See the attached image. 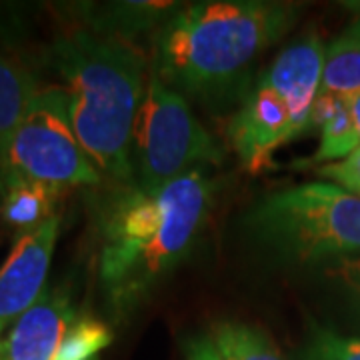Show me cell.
<instances>
[{
    "label": "cell",
    "instance_id": "obj_1",
    "mask_svg": "<svg viewBox=\"0 0 360 360\" xmlns=\"http://www.w3.org/2000/svg\"><path fill=\"white\" fill-rule=\"evenodd\" d=\"M212 180L193 170L155 193L122 186L101 219L98 276L116 314H130L193 250L212 205Z\"/></svg>",
    "mask_w": 360,
    "mask_h": 360
},
{
    "label": "cell",
    "instance_id": "obj_2",
    "mask_svg": "<svg viewBox=\"0 0 360 360\" xmlns=\"http://www.w3.org/2000/svg\"><path fill=\"white\" fill-rule=\"evenodd\" d=\"M296 16L295 4L266 0H206L180 6L156 30L153 75L182 96L224 94L292 28Z\"/></svg>",
    "mask_w": 360,
    "mask_h": 360
},
{
    "label": "cell",
    "instance_id": "obj_3",
    "mask_svg": "<svg viewBox=\"0 0 360 360\" xmlns=\"http://www.w3.org/2000/svg\"><path fill=\"white\" fill-rule=\"evenodd\" d=\"M51 60L65 80L78 142L101 176L134 182L132 141L146 92V60L134 44L90 30L54 40Z\"/></svg>",
    "mask_w": 360,
    "mask_h": 360
},
{
    "label": "cell",
    "instance_id": "obj_4",
    "mask_svg": "<svg viewBox=\"0 0 360 360\" xmlns=\"http://www.w3.org/2000/svg\"><path fill=\"white\" fill-rule=\"evenodd\" d=\"M260 245L296 262L360 258V196L310 182L266 196L246 217Z\"/></svg>",
    "mask_w": 360,
    "mask_h": 360
},
{
    "label": "cell",
    "instance_id": "obj_5",
    "mask_svg": "<svg viewBox=\"0 0 360 360\" xmlns=\"http://www.w3.org/2000/svg\"><path fill=\"white\" fill-rule=\"evenodd\" d=\"M220 160L222 148L196 120L186 98L150 72L134 127L132 186L155 193Z\"/></svg>",
    "mask_w": 360,
    "mask_h": 360
},
{
    "label": "cell",
    "instance_id": "obj_6",
    "mask_svg": "<svg viewBox=\"0 0 360 360\" xmlns=\"http://www.w3.org/2000/svg\"><path fill=\"white\" fill-rule=\"evenodd\" d=\"M0 174H20L58 191L101 184V172L77 139L65 89L37 92L0 158Z\"/></svg>",
    "mask_w": 360,
    "mask_h": 360
},
{
    "label": "cell",
    "instance_id": "obj_7",
    "mask_svg": "<svg viewBox=\"0 0 360 360\" xmlns=\"http://www.w3.org/2000/svg\"><path fill=\"white\" fill-rule=\"evenodd\" d=\"M58 229L60 219L54 217L37 231L20 234L0 266V335L44 295Z\"/></svg>",
    "mask_w": 360,
    "mask_h": 360
},
{
    "label": "cell",
    "instance_id": "obj_8",
    "mask_svg": "<svg viewBox=\"0 0 360 360\" xmlns=\"http://www.w3.org/2000/svg\"><path fill=\"white\" fill-rule=\"evenodd\" d=\"M226 134L232 150L248 172L272 167V153L295 141L292 120L283 98L258 80L231 118Z\"/></svg>",
    "mask_w": 360,
    "mask_h": 360
},
{
    "label": "cell",
    "instance_id": "obj_9",
    "mask_svg": "<svg viewBox=\"0 0 360 360\" xmlns=\"http://www.w3.org/2000/svg\"><path fill=\"white\" fill-rule=\"evenodd\" d=\"M324 52L326 49L321 37L316 32H304L292 40L258 77V82L283 98L292 120L295 139L310 130L312 110L322 84Z\"/></svg>",
    "mask_w": 360,
    "mask_h": 360
},
{
    "label": "cell",
    "instance_id": "obj_10",
    "mask_svg": "<svg viewBox=\"0 0 360 360\" xmlns=\"http://www.w3.org/2000/svg\"><path fill=\"white\" fill-rule=\"evenodd\" d=\"M77 316L66 288H46L0 342V360H56Z\"/></svg>",
    "mask_w": 360,
    "mask_h": 360
},
{
    "label": "cell",
    "instance_id": "obj_11",
    "mask_svg": "<svg viewBox=\"0 0 360 360\" xmlns=\"http://www.w3.org/2000/svg\"><path fill=\"white\" fill-rule=\"evenodd\" d=\"M63 191L20 174H0V217L20 234L54 219Z\"/></svg>",
    "mask_w": 360,
    "mask_h": 360
},
{
    "label": "cell",
    "instance_id": "obj_12",
    "mask_svg": "<svg viewBox=\"0 0 360 360\" xmlns=\"http://www.w3.org/2000/svg\"><path fill=\"white\" fill-rule=\"evenodd\" d=\"M180 6L176 2H110L96 8L90 22L96 34L129 42L146 30H158Z\"/></svg>",
    "mask_w": 360,
    "mask_h": 360
},
{
    "label": "cell",
    "instance_id": "obj_13",
    "mask_svg": "<svg viewBox=\"0 0 360 360\" xmlns=\"http://www.w3.org/2000/svg\"><path fill=\"white\" fill-rule=\"evenodd\" d=\"M37 82L25 66L0 54V158L37 96Z\"/></svg>",
    "mask_w": 360,
    "mask_h": 360
},
{
    "label": "cell",
    "instance_id": "obj_14",
    "mask_svg": "<svg viewBox=\"0 0 360 360\" xmlns=\"http://www.w3.org/2000/svg\"><path fill=\"white\" fill-rule=\"evenodd\" d=\"M360 92V37L342 32L324 52L322 84L319 94L352 98Z\"/></svg>",
    "mask_w": 360,
    "mask_h": 360
},
{
    "label": "cell",
    "instance_id": "obj_15",
    "mask_svg": "<svg viewBox=\"0 0 360 360\" xmlns=\"http://www.w3.org/2000/svg\"><path fill=\"white\" fill-rule=\"evenodd\" d=\"M208 336L222 360H288L266 333L245 322L220 321Z\"/></svg>",
    "mask_w": 360,
    "mask_h": 360
},
{
    "label": "cell",
    "instance_id": "obj_16",
    "mask_svg": "<svg viewBox=\"0 0 360 360\" xmlns=\"http://www.w3.org/2000/svg\"><path fill=\"white\" fill-rule=\"evenodd\" d=\"M112 342V330L92 314H78L70 324L56 360H92Z\"/></svg>",
    "mask_w": 360,
    "mask_h": 360
},
{
    "label": "cell",
    "instance_id": "obj_17",
    "mask_svg": "<svg viewBox=\"0 0 360 360\" xmlns=\"http://www.w3.org/2000/svg\"><path fill=\"white\" fill-rule=\"evenodd\" d=\"M304 360H360V340L316 328L304 348Z\"/></svg>",
    "mask_w": 360,
    "mask_h": 360
},
{
    "label": "cell",
    "instance_id": "obj_18",
    "mask_svg": "<svg viewBox=\"0 0 360 360\" xmlns=\"http://www.w3.org/2000/svg\"><path fill=\"white\" fill-rule=\"evenodd\" d=\"M319 174L336 186L345 188L347 193L360 196V146L338 162L322 165L319 168Z\"/></svg>",
    "mask_w": 360,
    "mask_h": 360
},
{
    "label": "cell",
    "instance_id": "obj_19",
    "mask_svg": "<svg viewBox=\"0 0 360 360\" xmlns=\"http://www.w3.org/2000/svg\"><path fill=\"white\" fill-rule=\"evenodd\" d=\"M333 274L347 286L348 290H350V295L360 302V258L338 260L336 266L333 269Z\"/></svg>",
    "mask_w": 360,
    "mask_h": 360
},
{
    "label": "cell",
    "instance_id": "obj_20",
    "mask_svg": "<svg viewBox=\"0 0 360 360\" xmlns=\"http://www.w3.org/2000/svg\"><path fill=\"white\" fill-rule=\"evenodd\" d=\"M182 348H184L186 360H222L208 335H198L186 338Z\"/></svg>",
    "mask_w": 360,
    "mask_h": 360
},
{
    "label": "cell",
    "instance_id": "obj_21",
    "mask_svg": "<svg viewBox=\"0 0 360 360\" xmlns=\"http://www.w3.org/2000/svg\"><path fill=\"white\" fill-rule=\"evenodd\" d=\"M348 116H350V124L356 134V141L360 146V92L354 94L352 98H348Z\"/></svg>",
    "mask_w": 360,
    "mask_h": 360
},
{
    "label": "cell",
    "instance_id": "obj_22",
    "mask_svg": "<svg viewBox=\"0 0 360 360\" xmlns=\"http://www.w3.org/2000/svg\"><path fill=\"white\" fill-rule=\"evenodd\" d=\"M347 6H350V11L356 14L354 16V20L350 22V26H348L347 34H352V37H360V2H347Z\"/></svg>",
    "mask_w": 360,
    "mask_h": 360
},
{
    "label": "cell",
    "instance_id": "obj_23",
    "mask_svg": "<svg viewBox=\"0 0 360 360\" xmlns=\"http://www.w3.org/2000/svg\"><path fill=\"white\" fill-rule=\"evenodd\" d=\"M92 360H96V359H92Z\"/></svg>",
    "mask_w": 360,
    "mask_h": 360
}]
</instances>
